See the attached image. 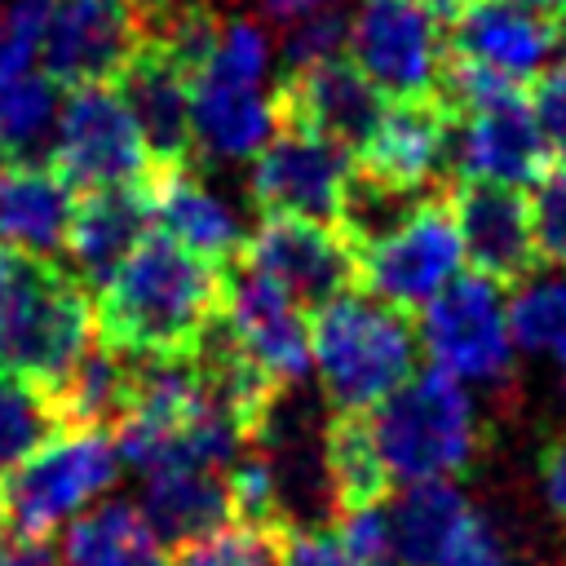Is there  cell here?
I'll return each mask as SVG.
<instances>
[{
  "mask_svg": "<svg viewBox=\"0 0 566 566\" xmlns=\"http://www.w3.org/2000/svg\"><path fill=\"white\" fill-rule=\"evenodd\" d=\"M354 168L402 195H429L451 168V106L442 97H389Z\"/></svg>",
  "mask_w": 566,
  "mask_h": 566,
  "instance_id": "cell-15",
  "label": "cell"
},
{
  "mask_svg": "<svg viewBox=\"0 0 566 566\" xmlns=\"http://www.w3.org/2000/svg\"><path fill=\"white\" fill-rule=\"evenodd\" d=\"M336 539L349 548L358 566H394V544H389V513L380 504L345 509L336 513Z\"/></svg>",
  "mask_w": 566,
  "mask_h": 566,
  "instance_id": "cell-34",
  "label": "cell"
},
{
  "mask_svg": "<svg viewBox=\"0 0 566 566\" xmlns=\"http://www.w3.org/2000/svg\"><path fill=\"white\" fill-rule=\"evenodd\" d=\"M279 124V97L270 84H234V80H190V133L195 155L212 164L252 159Z\"/></svg>",
  "mask_w": 566,
  "mask_h": 566,
  "instance_id": "cell-21",
  "label": "cell"
},
{
  "mask_svg": "<svg viewBox=\"0 0 566 566\" xmlns=\"http://www.w3.org/2000/svg\"><path fill=\"white\" fill-rule=\"evenodd\" d=\"M509 332L513 349L548 358L566 371V274H526V283L509 296Z\"/></svg>",
  "mask_w": 566,
  "mask_h": 566,
  "instance_id": "cell-29",
  "label": "cell"
},
{
  "mask_svg": "<svg viewBox=\"0 0 566 566\" xmlns=\"http://www.w3.org/2000/svg\"><path fill=\"white\" fill-rule=\"evenodd\" d=\"M221 279L226 265L168 234H146L93 296V327L137 358L190 354L221 310Z\"/></svg>",
  "mask_w": 566,
  "mask_h": 566,
  "instance_id": "cell-1",
  "label": "cell"
},
{
  "mask_svg": "<svg viewBox=\"0 0 566 566\" xmlns=\"http://www.w3.org/2000/svg\"><path fill=\"white\" fill-rule=\"evenodd\" d=\"M557 18L517 0H473L447 22V62L509 84L535 80L557 53Z\"/></svg>",
  "mask_w": 566,
  "mask_h": 566,
  "instance_id": "cell-14",
  "label": "cell"
},
{
  "mask_svg": "<svg viewBox=\"0 0 566 566\" xmlns=\"http://www.w3.org/2000/svg\"><path fill=\"white\" fill-rule=\"evenodd\" d=\"M345 57L385 97H438L447 27L420 0H363L349 18Z\"/></svg>",
  "mask_w": 566,
  "mask_h": 566,
  "instance_id": "cell-9",
  "label": "cell"
},
{
  "mask_svg": "<svg viewBox=\"0 0 566 566\" xmlns=\"http://www.w3.org/2000/svg\"><path fill=\"white\" fill-rule=\"evenodd\" d=\"M438 566H513V548H509L504 531L486 513L473 509L460 522V531L447 544V553L438 557Z\"/></svg>",
  "mask_w": 566,
  "mask_h": 566,
  "instance_id": "cell-35",
  "label": "cell"
},
{
  "mask_svg": "<svg viewBox=\"0 0 566 566\" xmlns=\"http://www.w3.org/2000/svg\"><path fill=\"white\" fill-rule=\"evenodd\" d=\"M186 4H217V9H221V0H133L142 27L155 22V18H164V13H172V9H186Z\"/></svg>",
  "mask_w": 566,
  "mask_h": 566,
  "instance_id": "cell-41",
  "label": "cell"
},
{
  "mask_svg": "<svg viewBox=\"0 0 566 566\" xmlns=\"http://www.w3.org/2000/svg\"><path fill=\"white\" fill-rule=\"evenodd\" d=\"M66 566H172L155 531L133 504H102L88 509L80 522H71L66 535Z\"/></svg>",
  "mask_w": 566,
  "mask_h": 566,
  "instance_id": "cell-26",
  "label": "cell"
},
{
  "mask_svg": "<svg viewBox=\"0 0 566 566\" xmlns=\"http://www.w3.org/2000/svg\"><path fill=\"white\" fill-rule=\"evenodd\" d=\"M323 469H327L336 513L385 500L389 473L371 442L367 411H332V420L323 424Z\"/></svg>",
  "mask_w": 566,
  "mask_h": 566,
  "instance_id": "cell-28",
  "label": "cell"
},
{
  "mask_svg": "<svg viewBox=\"0 0 566 566\" xmlns=\"http://www.w3.org/2000/svg\"><path fill=\"white\" fill-rule=\"evenodd\" d=\"M385 513H389L394 566H438V557L447 553L473 504L455 482L442 478V482H407Z\"/></svg>",
  "mask_w": 566,
  "mask_h": 566,
  "instance_id": "cell-25",
  "label": "cell"
},
{
  "mask_svg": "<svg viewBox=\"0 0 566 566\" xmlns=\"http://www.w3.org/2000/svg\"><path fill=\"white\" fill-rule=\"evenodd\" d=\"M62 424L57 402L44 385L4 371L0 367V473H9L13 464H22L35 447H44Z\"/></svg>",
  "mask_w": 566,
  "mask_h": 566,
  "instance_id": "cell-30",
  "label": "cell"
},
{
  "mask_svg": "<svg viewBox=\"0 0 566 566\" xmlns=\"http://www.w3.org/2000/svg\"><path fill=\"white\" fill-rule=\"evenodd\" d=\"M371 442L380 451V464L394 482H455L482 447L478 407L469 398V385L442 376V371H411L389 398H380L367 411Z\"/></svg>",
  "mask_w": 566,
  "mask_h": 566,
  "instance_id": "cell-4",
  "label": "cell"
},
{
  "mask_svg": "<svg viewBox=\"0 0 566 566\" xmlns=\"http://www.w3.org/2000/svg\"><path fill=\"white\" fill-rule=\"evenodd\" d=\"M221 327L265 371L270 385L296 389L310 371L305 310L248 256H234L221 279Z\"/></svg>",
  "mask_w": 566,
  "mask_h": 566,
  "instance_id": "cell-11",
  "label": "cell"
},
{
  "mask_svg": "<svg viewBox=\"0 0 566 566\" xmlns=\"http://www.w3.org/2000/svg\"><path fill=\"white\" fill-rule=\"evenodd\" d=\"M539 491L557 522H566V429L544 447L539 455Z\"/></svg>",
  "mask_w": 566,
  "mask_h": 566,
  "instance_id": "cell-38",
  "label": "cell"
},
{
  "mask_svg": "<svg viewBox=\"0 0 566 566\" xmlns=\"http://www.w3.org/2000/svg\"><path fill=\"white\" fill-rule=\"evenodd\" d=\"M142 517L159 544H181L230 522V491L221 469H155L142 473Z\"/></svg>",
  "mask_w": 566,
  "mask_h": 566,
  "instance_id": "cell-23",
  "label": "cell"
},
{
  "mask_svg": "<svg viewBox=\"0 0 566 566\" xmlns=\"http://www.w3.org/2000/svg\"><path fill=\"white\" fill-rule=\"evenodd\" d=\"M119 97L128 102L142 142L155 164H190L195 159V133H190V75L181 62L159 44L142 40L133 62L115 80Z\"/></svg>",
  "mask_w": 566,
  "mask_h": 566,
  "instance_id": "cell-18",
  "label": "cell"
},
{
  "mask_svg": "<svg viewBox=\"0 0 566 566\" xmlns=\"http://www.w3.org/2000/svg\"><path fill=\"white\" fill-rule=\"evenodd\" d=\"M146 226H150L146 186L84 190V203H75L66 248H62L71 279L88 296H97L102 283L124 265V256L146 239Z\"/></svg>",
  "mask_w": 566,
  "mask_h": 566,
  "instance_id": "cell-20",
  "label": "cell"
},
{
  "mask_svg": "<svg viewBox=\"0 0 566 566\" xmlns=\"http://www.w3.org/2000/svg\"><path fill=\"white\" fill-rule=\"evenodd\" d=\"M75 217V190L49 164H9L0 177V248L57 256Z\"/></svg>",
  "mask_w": 566,
  "mask_h": 566,
  "instance_id": "cell-22",
  "label": "cell"
},
{
  "mask_svg": "<svg viewBox=\"0 0 566 566\" xmlns=\"http://www.w3.org/2000/svg\"><path fill=\"white\" fill-rule=\"evenodd\" d=\"M416 327L402 310L354 287L314 310L310 363L332 411H371L416 371Z\"/></svg>",
  "mask_w": 566,
  "mask_h": 566,
  "instance_id": "cell-3",
  "label": "cell"
},
{
  "mask_svg": "<svg viewBox=\"0 0 566 566\" xmlns=\"http://www.w3.org/2000/svg\"><path fill=\"white\" fill-rule=\"evenodd\" d=\"M531 203V234H535V256L553 270L566 274V164L548 168L535 181Z\"/></svg>",
  "mask_w": 566,
  "mask_h": 566,
  "instance_id": "cell-32",
  "label": "cell"
},
{
  "mask_svg": "<svg viewBox=\"0 0 566 566\" xmlns=\"http://www.w3.org/2000/svg\"><path fill=\"white\" fill-rule=\"evenodd\" d=\"M243 256L265 270L305 314L358 283L354 243L336 226L310 217H261L243 243Z\"/></svg>",
  "mask_w": 566,
  "mask_h": 566,
  "instance_id": "cell-13",
  "label": "cell"
},
{
  "mask_svg": "<svg viewBox=\"0 0 566 566\" xmlns=\"http://www.w3.org/2000/svg\"><path fill=\"white\" fill-rule=\"evenodd\" d=\"M447 199H451L460 248H464V261L473 265V274H486L500 287L535 274L539 256H535V234H531V203L522 190L460 181Z\"/></svg>",
  "mask_w": 566,
  "mask_h": 566,
  "instance_id": "cell-17",
  "label": "cell"
},
{
  "mask_svg": "<svg viewBox=\"0 0 566 566\" xmlns=\"http://www.w3.org/2000/svg\"><path fill=\"white\" fill-rule=\"evenodd\" d=\"M0 566H66V562L35 535H13V539L0 535Z\"/></svg>",
  "mask_w": 566,
  "mask_h": 566,
  "instance_id": "cell-39",
  "label": "cell"
},
{
  "mask_svg": "<svg viewBox=\"0 0 566 566\" xmlns=\"http://www.w3.org/2000/svg\"><path fill=\"white\" fill-rule=\"evenodd\" d=\"M354 159L336 142L279 119L265 146L252 155L248 195L261 217H310L336 226Z\"/></svg>",
  "mask_w": 566,
  "mask_h": 566,
  "instance_id": "cell-10",
  "label": "cell"
},
{
  "mask_svg": "<svg viewBox=\"0 0 566 566\" xmlns=\"http://www.w3.org/2000/svg\"><path fill=\"white\" fill-rule=\"evenodd\" d=\"M0 535H4V495H0Z\"/></svg>",
  "mask_w": 566,
  "mask_h": 566,
  "instance_id": "cell-45",
  "label": "cell"
},
{
  "mask_svg": "<svg viewBox=\"0 0 566 566\" xmlns=\"http://www.w3.org/2000/svg\"><path fill=\"white\" fill-rule=\"evenodd\" d=\"M62 84L40 66L0 75V155L9 164H44L62 111Z\"/></svg>",
  "mask_w": 566,
  "mask_h": 566,
  "instance_id": "cell-27",
  "label": "cell"
},
{
  "mask_svg": "<svg viewBox=\"0 0 566 566\" xmlns=\"http://www.w3.org/2000/svg\"><path fill=\"white\" fill-rule=\"evenodd\" d=\"M557 40H562V44H566V13H562V18H557Z\"/></svg>",
  "mask_w": 566,
  "mask_h": 566,
  "instance_id": "cell-44",
  "label": "cell"
},
{
  "mask_svg": "<svg viewBox=\"0 0 566 566\" xmlns=\"http://www.w3.org/2000/svg\"><path fill=\"white\" fill-rule=\"evenodd\" d=\"M93 296L49 256L0 248V367L35 385H57L88 349Z\"/></svg>",
  "mask_w": 566,
  "mask_h": 566,
  "instance_id": "cell-2",
  "label": "cell"
},
{
  "mask_svg": "<svg viewBox=\"0 0 566 566\" xmlns=\"http://www.w3.org/2000/svg\"><path fill=\"white\" fill-rule=\"evenodd\" d=\"M49 394L66 429H115L133 402V354L93 336Z\"/></svg>",
  "mask_w": 566,
  "mask_h": 566,
  "instance_id": "cell-24",
  "label": "cell"
},
{
  "mask_svg": "<svg viewBox=\"0 0 566 566\" xmlns=\"http://www.w3.org/2000/svg\"><path fill=\"white\" fill-rule=\"evenodd\" d=\"M283 535H287L283 526L230 517L203 535L181 539L172 566H279Z\"/></svg>",
  "mask_w": 566,
  "mask_h": 566,
  "instance_id": "cell-31",
  "label": "cell"
},
{
  "mask_svg": "<svg viewBox=\"0 0 566 566\" xmlns=\"http://www.w3.org/2000/svg\"><path fill=\"white\" fill-rule=\"evenodd\" d=\"M340 4L345 0H256L261 18H270L279 27H287L296 18H310V13H323V9H340Z\"/></svg>",
  "mask_w": 566,
  "mask_h": 566,
  "instance_id": "cell-40",
  "label": "cell"
},
{
  "mask_svg": "<svg viewBox=\"0 0 566 566\" xmlns=\"http://www.w3.org/2000/svg\"><path fill=\"white\" fill-rule=\"evenodd\" d=\"M274 97H279V119L327 137L349 155H358V146L367 142V133L385 111V93L345 53L301 71H283Z\"/></svg>",
  "mask_w": 566,
  "mask_h": 566,
  "instance_id": "cell-16",
  "label": "cell"
},
{
  "mask_svg": "<svg viewBox=\"0 0 566 566\" xmlns=\"http://www.w3.org/2000/svg\"><path fill=\"white\" fill-rule=\"evenodd\" d=\"M517 4H526V9H535L544 18H562L566 13V0H517Z\"/></svg>",
  "mask_w": 566,
  "mask_h": 566,
  "instance_id": "cell-43",
  "label": "cell"
},
{
  "mask_svg": "<svg viewBox=\"0 0 566 566\" xmlns=\"http://www.w3.org/2000/svg\"><path fill=\"white\" fill-rule=\"evenodd\" d=\"M531 106H535V119L544 128V142L553 150V159L566 164V57L562 62H548L535 80H531Z\"/></svg>",
  "mask_w": 566,
  "mask_h": 566,
  "instance_id": "cell-36",
  "label": "cell"
},
{
  "mask_svg": "<svg viewBox=\"0 0 566 566\" xmlns=\"http://www.w3.org/2000/svg\"><path fill=\"white\" fill-rule=\"evenodd\" d=\"M146 31L133 0H53L40 35V71L62 88L115 84Z\"/></svg>",
  "mask_w": 566,
  "mask_h": 566,
  "instance_id": "cell-12",
  "label": "cell"
},
{
  "mask_svg": "<svg viewBox=\"0 0 566 566\" xmlns=\"http://www.w3.org/2000/svg\"><path fill=\"white\" fill-rule=\"evenodd\" d=\"M420 4H424L429 13H438L442 22H451V18H455V13L464 9V4H473V0H420Z\"/></svg>",
  "mask_w": 566,
  "mask_h": 566,
  "instance_id": "cell-42",
  "label": "cell"
},
{
  "mask_svg": "<svg viewBox=\"0 0 566 566\" xmlns=\"http://www.w3.org/2000/svg\"><path fill=\"white\" fill-rule=\"evenodd\" d=\"M0 13H4V0H0Z\"/></svg>",
  "mask_w": 566,
  "mask_h": 566,
  "instance_id": "cell-47",
  "label": "cell"
},
{
  "mask_svg": "<svg viewBox=\"0 0 566 566\" xmlns=\"http://www.w3.org/2000/svg\"><path fill=\"white\" fill-rule=\"evenodd\" d=\"M146 203H150V221L172 243L217 265H230L234 256H243L248 230L239 212L212 186H203V177H195L190 164H155V172L146 177Z\"/></svg>",
  "mask_w": 566,
  "mask_h": 566,
  "instance_id": "cell-19",
  "label": "cell"
},
{
  "mask_svg": "<svg viewBox=\"0 0 566 566\" xmlns=\"http://www.w3.org/2000/svg\"><path fill=\"white\" fill-rule=\"evenodd\" d=\"M44 164L71 190L146 186V177L155 172L142 128L115 84H75L62 97Z\"/></svg>",
  "mask_w": 566,
  "mask_h": 566,
  "instance_id": "cell-6",
  "label": "cell"
},
{
  "mask_svg": "<svg viewBox=\"0 0 566 566\" xmlns=\"http://www.w3.org/2000/svg\"><path fill=\"white\" fill-rule=\"evenodd\" d=\"M4 168H9V159H4V155H0V177H4Z\"/></svg>",
  "mask_w": 566,
  "mask_h": 566,
  "instance_id": "cell-46",
  "label": "cell"
},
{
  "mask_svg": "<svg viewBox=\"0 0 566 566\" xmlns=\"http://www.w3.org/2000/svg\"><path fill=\"white\" fill-rule=\"evenodd\" d=\"M279 566H358L349 557V548L336 539V531H287L283 535V553H279Z\"/></svg>",
  "mask_w": 566,
  "mask_h": 566,
  "instance_id": "cell-37",
  "label": "cell"
},
{
  "mask_svg": "<svg viewBox=\"0 0 566 566\" xmlns=\"http://www.w3.org/2000/svg\"><path fill=\"white\" fill-rule=\"evenodd\" d=\"M345 40H349V18L340 9H323V13H310V18L287 22L279 53H283V66L287 71H301V66L340 57L345 53Z\"/></svg>",
  "mask_w": 566,
  "mask_h": 566,
  "instance_id": "cell-33",
  "label": "cell"
},
{
  "mask_svg": "<svg viewBox=\"0 0 566 566\" xmlns=\"http://www.w3.org/2000/svg\"><path fill=\"white\" fill-rule=\"evenodd\" d=\"M119 451L111 429H57L22 464L4 473V522L13 535L44 539L71 522L88 500L115 486Z\"/></svg>",
  "mask_w": 566,
  "mask_h": 566,
  "instance_id": "cell-5",
  "label": "cell"
},
{
  "mask_svg": "<svg viewBox=\"0 0 566 566\" xmlns=\"http://www.w3.org/2000/svg\"><path fill=\"white\" fill-rule=\"evenodd\" d=\"M464 265L460 230L447 195H424L398 226L358 248V283L367 296L411 314L438 296Z\"/></svg>",
  "mask_w": 566,
  "mask_h": 566,
  "instance_id": "cell-8",
  "label": "cell"
},
{
  "mask_svg": "<svg viewBox=\"0 0 566 566\" xmlns=\"http://www.w3.org/2000/svg\"><path fill=\"white\" fill-rule=\"evenodd\" d=\"M420 318V345L433 371L460 385H504L513 376V332L509 296L486 274H455L438 296H429Z\"/></svg>",
  "mask_w": 566,
  "mask_h": 566,
  "instance_id": "cell-7",
  "label": "cell"
}]
</instances>
